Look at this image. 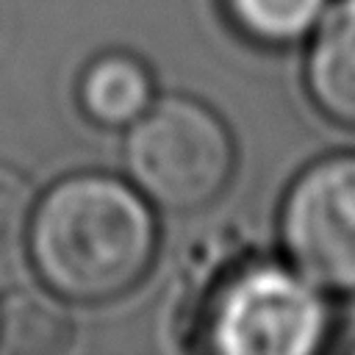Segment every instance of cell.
I'll use <instances>...</instances> for the list:
<instances>
[{
    "mask_svg": "<svg viewBox=\"0 0 355 355\" xmlns=\"http://www.w3.org/2000/svg\"><path fill=\"white\" fill-rule=\"evenodd\" d=\"M155 100L147 64L130 53H103L78 78V105L100 128H130Z\"/></svg>",
    "mask_w": 355,
    "mask_h": 355,
    "instance_id": "obj_6",
    "label": "cell"
},
{
    "mask_svg": "<svg viewBox=\"0 0 355 355\" xmlns=\"http://www.w3.org/2000/svg\"><path fill=\"white\" fill-rule=\"evenodd\" d=\"M283 261L324 294L355 297V150L311 161L277 211Z\"/></svg>",
    "mask_w": 355,
    "mask_h": 355,
    "instance_id": "obj_4",
    "label": "cell"
},
{
    "mask_svg": "<svg viewBox=\"0 0 355 355\" xmlns=\"http://www.w3.org/2000/svg\"><path fill=\"white\" fill-rule=\"evenodd\" d=\"M352 352H355V347H352Z\"/></svg>",
    "mask_w": 355,
    "mask_h": 355,
    "instance_id": "obj_10",
    "label": "cell"
},
{
    "mask_svg": "<svg viewBox=\"0 0 355 355\" xmlns=\"http://www.w3.org/2000/svg\"><path fill=\"white\" fill-rule=\"evenodd\" d=\"M122 164L128 180L153 205L186 214L225 191L236 169V144L211 105L164 94L125 128Z\"/></svg>",
    "mask_w": 355,
    "mask_h": 355,
    "instance_id": "obj_2",
    "label": "cell"
},
{
    "mask_svg": "<svg viewBox=\"0 0 355 355\" xmlns=\"http://www.w3.org/2000/svg\"><path fill=\"white\" fill-rule=\"evenodd\" d=\"M78 338L69 302L50 288H17L0 302V352L61 355Z\"/></svg>",
    "mask_w": 355,
    "mask_h": 355,
    "instance_id": "obj_7",
    "label": "cell"
},
{
    "mask_svg": "<svg viewBox=\"0 0 355 355\" xmlns=\"http://www.w3.org/2000/svg\"><path fill=\"white\" fill-rule=\"evenodd\" d=\"M330 330V294L286 261L230 272L205 313V344L222 355H313Z\"/></svg>",
    "mask_w": 355,
    "mask_h": 355,
    "instance_id": "obj_3",
    "label": "cell"
},
{
    "mask_svg": "<svg viewBox=\"0 0 355 355\" xmlns=\"http://www.w3.org/2000/svg\"><path fill=\"white\" fill-rule=\"evenodd\" d=\"M36 197L39 194L33 191L31 180L11 164L0 161V258H8L25 247Z\"/></svg>",
    "mask_w": 355,
    "mask_h": 355,
    "instance_id": "obj_9",
    "label": "cell"
},
{
    "mask_svg": "<svg viewBox=\"0 0 355 355\" xmlns=\"http://www.w3.org/2000/svg\"><path fill=\"white\" fill-rule=\"evenodd\" d=\"M327 6L330 0H225L233 28L266 47L305 42Z\"/></svg>",
    "mask_w": 355,
    "mask_h": 355,
    "instance_id": "obj_8",
    "label": "cell"
},
{
    "mask_svg": "<svg viewBox=\"0 0 355 355\" xmlns=\"http://www.w3.org/2000/svg\"><path fill=\"white\" fill-rule=\"evenodd\" d=\"M305 42L308 97L327 119L355 128V0H330Z\"/></svg>",
    "mask_w": 355,
    "mask_h": 355,
    "instance_id": "obj_5",
    "label": "cell"
},
{
    "mask_svg": "<svg viewBox=\"0 0 355 355\" xmlns=\"http://www.w3.org/2000/svg\"><path fill=\"white\" fill-rule=\"evenodd\" d=\"M155 205L111 172H75L36 197L25 252L44 288L69 305L128 294L158 250Z\"/></svg>",
    "mask_w": 355,
    "mask_h": 355,
    "instance_id": "obj_1",
    "label": "cell"
}]
</instances>
